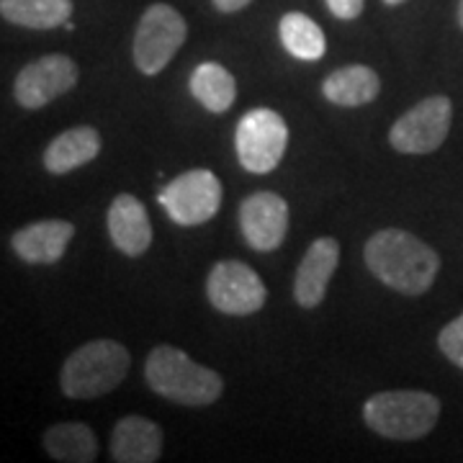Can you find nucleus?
Segmentation results:
<instances>
[{
  "mask_svg": "<svg viewBox=\"0 0 463 463\" xmlns=\"http://www.w3.org/2000/svg\"><path fill=\"white\" fill-rule=\"evenodd\" d=\"M365 268L392 291L422 297L440 270V255L412 232L386 227L373 232L364 248Z\"/></svg>",
  "mask_w": 463,
  "mask_h": 463,
  "instance_id": "f257e3e1",
  "label": "nucleus"
},
{
  "mask_svg": "<svg viewBox=\"0 0 463 463\" xmlns=\"http://www.w3.org/2000/svg\"><path fill=\"white\" fill-rule=\"evenodd\" d=\"M145 381L157 397L181 407H209L224 394L222 376L175 345H157L145 361Z\"/></svg>",
  "mask_w": 463,
  "mask_h": 463,
  "instance_id": "f03ea898",
  "label": "nucleus"
},
{
  "mask_svg": "<svg viewBox=\"0 0 463 463\" xmlns=\"http://www.w3.org/2000/svg\"><path fill=\"white\" fill-rule=\"evenodd\" d=\"M368 430L389 440H420L440 420V399L420 389L379 392L364 404Z\"/></svg>",
  "mask_w": 463,
  "mask_h": 463,
  "instance_id": "7ed1b4c3",
  "label": "nucleus"
},
{
  "mask_svg": "<svg viewBox=\"0 0 463 463\" xmlns=\"http://www.w3.org/2000/svg\"><path fill=\"white\" fill-rule=\"evenodd\" d=\"M132 365L129 350L116 340H90L70 353L60 371V389L70 399H96L114 392Z\"/></svg>",
  "mask_w": 463,
  "mask_h": 463,
  "instance_id": "20e7f679",
  "label": "nucleus"
},
{
  "mask_svg": "<svg viewBox=\"0 0 463 463\" xmlns=\"http://www.w3.org/2000/svg\"><path fill=\"white\" fill-rule=\"evenodd\" d=\"M188 39L185 18L167 3H155L142 14L134 32V65L142 75H160Z\"/></svg>",
  "mask_w": 463,
  "mask_h": 463,
  "instance_id": "39448f33",
  "label": "nucleus"
},
{
  "mask_svg": "<svg viewBox=\"0 0 463 463\" xmlns=\"http://www.w3.org/2000/svg\"><path fill=\"white\" fill-rule=\"evenodd\" d=\"M288 145V127L283 116L273 109H252L237 124L234 147L240 165L248 173L265 175L281 165Z\"/></svg>",
  "mask_w": 463,
  "mask_h": 463,
  "instance_id": "423d86ee",
  "label": "nucleus"
},
{
  "mask_svg": "<svg viewBox=\"0 0 463 463\" xmlns=\"http://www.w3.org/2000/svg\"><path fill=\"white\" fill-rule=\"evenodd\" d=\"M222 181L206 167L181 173L157 194L160 206L178 227H199L214 219L222 206Z\"/></svg>",
  "mask_w": 463,
  "mask_h": 463,
  "instance_id": "0eeeda50",
  "label": "nucleus"
},
{
  "mask_svg": "<svg viewBox=\"0 0 463 463\" xmlns=\"http://www.w3.org/2000/svg\"><path fill=\"white\" fill-rule=\"evenodd\" d=\"M453 124V103L448 96H430L414 103L389 129V145L402 155H430L446 142Z\"/></svg>",
  "mask_w": 463,
  "mask_h": 463,
  "instance_id": "6e6552de",
  "label": "nucleus"
},
{
  "mask_svg": "<svg viewBox=\"0 0 463 463\" xmlns=\"http://www.w3.org/2000/svg\"><path fill=\"white\" fill-rule=\"evenodd\" d=\"M206 297L216 312L230 317H250L265 307L263 279L242 260H219L209 270Z\"/></svg>",
  "mask_w": 463,
  "mask_h": 463,
  "instance_id": "1a4fd4ad",
  "label": "nucleus"
},
{
  "mask_svg": "<svg viewBox=\"0 0 463 463\" xmlns=\"http://www.w3.org/2000/svg\"><path fill=\"white\" fill-rule=\"evenodd\" d=\"M78 78L80 70L67 54H47L21 67L14 83V99L21 109L36 111L70 93L78 85Z\"/></svg>",
  "mask_w": 463,
  "mask_h": 463,
  "instance_id": "9d476101",
  "label": "nucleus"
},
{
  "mask_svg": "<svg viewBox=\"0 0 463 463\" xmlns=\"http://www.w3.org/2000/svg\"><path fill=\"white\" fill-rule=\"evenodd\" d=\"M240 230L258 252H273L283 245L288 232V203L273 191L250 194L240 203Z\"/></svg>",
  "mask_w": 463,
  "mask_h": 463,
  "instance_id": "9b49d317",
  "label": "nucleus"
},
{
  "mask_svg": "<svg viewBox=\"0 0 463 463\" xmlns=\"http://www.w3.org/2000/svg\"><path fill=\"white\" fill-rule=\"evenodd\" d=\"M337 263H340L337 240L319 237L307 248L297 268V279H294V298L301 309H317L325 301Z\"/></svg>",
  "mask_w": 463,
  "mask_h": 463,
  "instance_id": "f8f14e48",
  "label": "nucleus"
},
{
  "mask_svg": "<svg viewBox=\"0 0 463 463\" xmlns=\"http://www.w3.org/2000/svg\"><path fill=\"white\" fill-rule=\"evenodd\" d=\"M75 237V224L65 219H42L14 232L11 248L24 263L54 265L65 258L67 245Z\"/></svg>",
  "mask_w": 463,
  "mask_h": 463,
  "instance_id": "ddd939ff",
  "label": "nucleus"
},
{
  "mask_svg": "<svg viewBox=\"0 0 463 463\" xmlns=\"http://www.w3.org/2000/svg\"><path fill=\"white\" fill-rule=\"evenodd\" d=\"M165 432L142 414H127L111 432V458L116 463H155L163 456Z\"/></svg>",
  "mask_w": 463,
  "mask_h": 463,
  "instance_id": "4468645a",
  "label": "nucleus"
},
{
  "mask_svg": "<svg viewBox=\"0 0 463 463\" xmlns=\"http://www.w3.org/2000/svg\"><path fill=\"white\" fill-rule=\"evenodd\" d=\"M109 237L118 252L127 258H139L145 255L152 245V224H149L145 203L132 196V194H118L106 216Z\"/></svg>",
  "mask_w": 463,
  "mask_h": 463,
  "instance_id": "2eb2a0df",
  "label": "nucleus"
},
{
  "mask_svg": "<svg viewBox=\"0 0 463 463\" xmlns=\"http://www.w3.org/2000/svg\"><path fill=\"white\" fill-rule=\"evenodd\" d=\"M103 139L93 127H72L67 132L57 134L44 149V167L52 175H65L78 167L93 163L100 155Z\"/></svg>",
  "mask_w": 463,
  "mask_h": 463,
  "instance_id": "dca6fc26",
  "label": "nucleus"
},
{
  "mask_svg": "<svg viewBox=\"0 0 463 463\" xmlns=\"http://www.w3.org/2000/svg\"><path fill=\"white\" fill-rule=\"evenodd\" d=\"M322 93L335 106L358 109V106H365V103L379 99L381 78L373 67L345 65L325 78Z\"/></svg>",
  "mask_w": 463,
  "mask_h": 463,
  "instance_id": "f3484780",
  "label": "nucleus"
},
{
  "mask_svg": "<svg viewBox=\"0 0 463 463\" xmlns=\"http://www.w3.org/2000/svg\"><path fill=\"white\" fill-rule=\"evenodd\" d=\"M44 450L62 463H93L99 458V438L85 422H57L44 430Z\"/></svg>",
  "mask_w": 463,
  "mask_h": 463,
  "instance_id": "a211bd4d",
  "label": "nucleus"
},
{
  "mask_svg": "<svg viewBox=\"0 0 463 463\" xmlns=\"http://www.w3.org/2000/svg\"><path fill=\"white\" fill-rule=\"evenodd\" d=\"M0 16L14 26L47 32L70 21L72 0H0Z\"/></svg>",
  "mask_w": 463,
  "mask_h": 463,
  "instance_id": "6ab92c4d",
  "label": "nucleus"
},
{
  "mask_svg": "<svg viewBox=\"0 0 463 463\" xmlns=\"http://www.w3.org/2000/svg\"><path fill=\"white\" fill-rule=\"evenodd\" d=\"M191 96L199 100L201 106L212 114H224L230 111L232 103L237 99V83H234V75L224 65L219 62H201L191 80Z\"/></svg>",
  "mask_w": 463,
  "mask_h": 463,
  "instance_id": "aec40b11",
  "label": "nucleus"
},
{
  "mask_svg": "<svg viewBox=\"0 0 463 463\" xmlns=\"http://www.w3.org/2000/svg\"><path fill=\"white\" fill-rule=\"evenodd\" d=\"M279 36H281L283 50L301 62H317L327 52V39L319 24L312 21L307 14H286L279 24Z\"/></svg>",
  "mask_w": 463,
  "mask_h": 463,
  "instance_id": "412c9836",
  "label": "nucleus"
},
{
  "mask_svg": "<svg viewBox=\"0 0 463 463\" xmlns=\"http://www.w3.org/2000/svg\"><path fill=\"white\" fill-rule=\"evenodd\" d=\"M438 347L450 364L463 371V315L456 317L453 322H448L446 327L440 330Z\"/></svg>",
  "mask_w": 463,
  "mask_h": 463,
  "instance_id": "4be33fe9",
  "label": "nucleus"
},
{
  "mask_svg": "<svg viewBox=\"0 0 463 463\" xmlns=\"http://www.w3.org/2000/svg\"><path fill=\"white\" fill-rule=\"evenodd\" d=\"M325 3H327L332 16L340 18V21H353V18H358L364 14L365 5V0H325Z\"/></svg>",
  "mask_w": 463,
  "mask_h": 463,
  "instance_id": "5701e85b",
  "label": "nucleus"
},
{
  "mask_svg": "<svg viewBox=\"0 0 463 463\" xmlns=\"http://www.w3.org/2000/svg\"><path fill=\"white\" fill-rule=\"evenodd\" d=\"M212 3L219 14H237V11L248 8L252 0H212Z\"/></svg>",
  "mask_w": 463,
  "mask_h": 463,
  "instance_id": "b1692460",
  "label": "nucleus"
},
{
  "mask_svg": "<svg viewBox=\"0 0 463 463\" xmlns=\"http://www.w3.org/2000/svg\"><path fill=\"white\" fill-rule=\"evenodd\" d=\"M456 16H458V26H461V29H463V0H461V3H458V14H456Z\"/></svg>",
  "mask_w": 463,
  "mask_h": 463,
  "instance_id": "393cba45",
  "label": "nucleus"
},
{
  "mask_svg": "<svg viewBox=\"0 0 463 463\" xmlns=\"http://www.w3.org/2000/svg\"><path fill=\"white\" fill-rule=\"evenodd\" d=\"M386 5H402V3H407V0H383Z\"/></svg>",
  "mask_w": 463,
  "mask_h": 463,
  "instance_id": "a878e982",
  "label": "nucleus"
}]
</instances>
